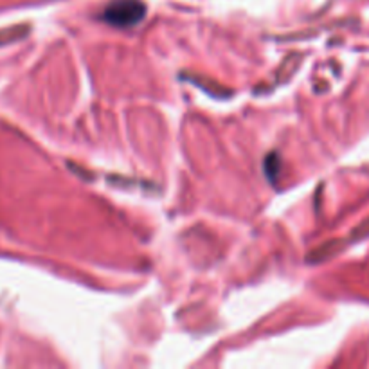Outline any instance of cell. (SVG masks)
Here are the masks:
<instances>
[{"mask_svg": "<svg viewBox=\"0 0 369 369\" xmlns=\"http://www.w3.org/2000/svg\"><path fill=\"white\" fill-rule=\"evenodd\" d=\"M146 15V6L141 0H112L103 11V20L113 27H133Z\"/></svg>", "mask_w": 369, "mask_h": 369, "instance_id": "cell-1", "label": "cell"}]
</instances>
